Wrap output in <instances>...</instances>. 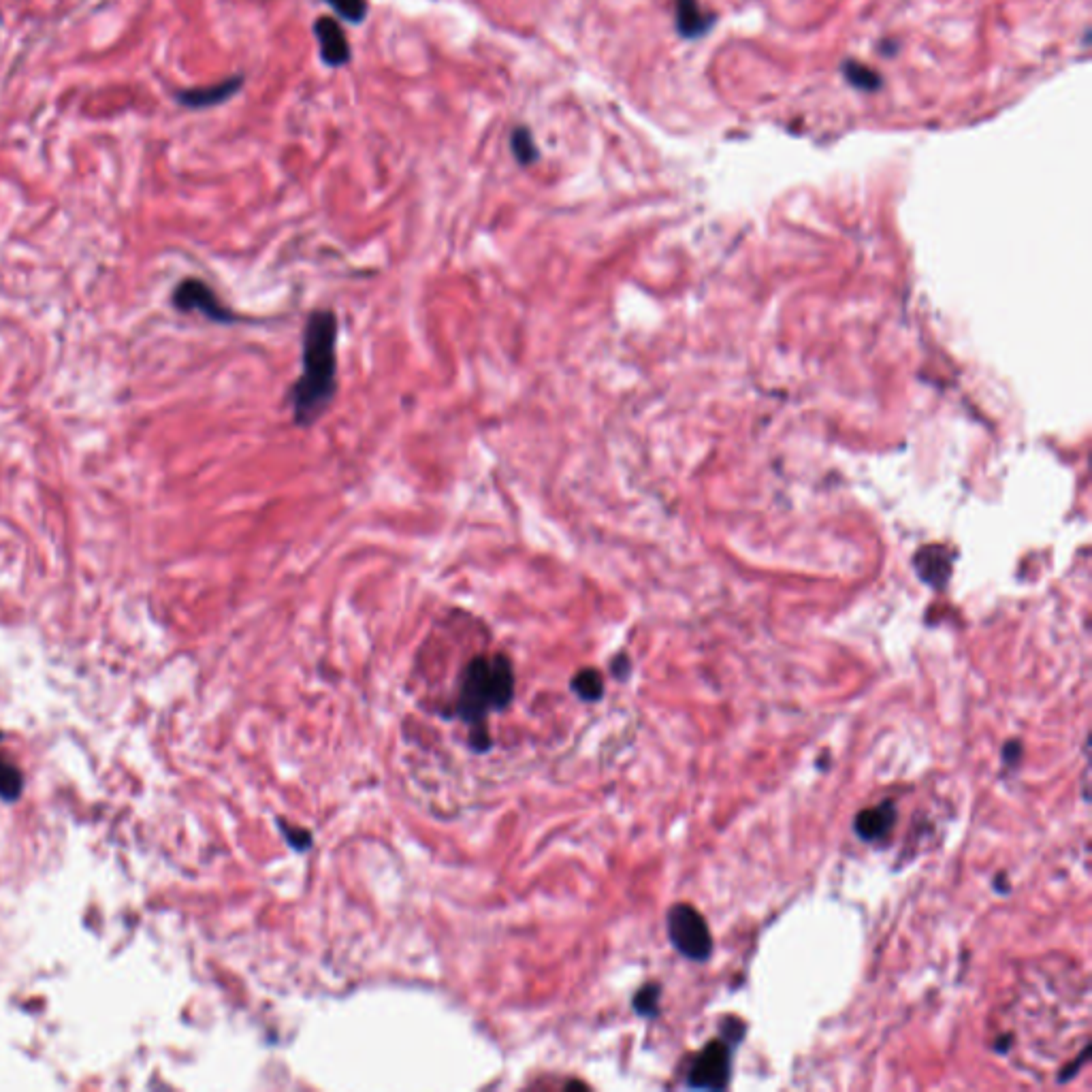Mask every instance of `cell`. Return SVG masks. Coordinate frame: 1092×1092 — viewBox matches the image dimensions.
I'll return each instance as SVG.
<instances>
[{"label":"cell","instance_id":"cell-9","mask_svg":"<svg viewBox=\"0 0 1092 1092\" xmlns=\"http://www.w3.org/2000/svg\"><path fill=\"white\" fill-rule=\"evenodd\" d=\"M894 824H896L894 802L883 800L879 807L860 811L854 822V828L862 841H879L892 832Z\"/></svg>","mask_w":1092,"mask_h":1092},{"label":"cell","instance_id":"cell-14","mask_svg":"<svg viewBox=\"0 0 1092 1092\" xmlns=\"http://www.w3.org/2000/svg\"><path fill=\"white\" fill-rule=\"evenodd\" d=\"M660 999H662V988L657 984H649L645 988H640L638 994L634 997V1009L636 1014L640 1016H655L657 1014V1005H660Z\"/></svg>","mask_w":1092,"mask_h":1092},{"label":"cell","instance_id":"cell-7","mask_svg":"<svg viewBox=\"0 0 1092 1092\" xmlns=\"http://www.w3.org/2000/svg\"><path fill=\"white\" fill-rule=\"evenodd\" d=\"M244 82H246L244 75H231L214 86L178 90L175 92V101L188 109H210L233 99V96L244 88Z\"/></svg>","mask_w":1092,"mask_h":1092},{"label":"cell","instance_id":"cell-4","mask_svg":"<svg viewBox=\"0 0 1092 1092\" xmlns=\"http://www.w3.org/2000/svg\"><path fill=\"white\" fill-rule=\"evenodd\" d=\"M173 305L184 314L197 312L203 318L222 325H231L242 320L220 301V297L212 291V286H207L203 280L197 278H186L178 284V288L173 291Z\"/></svg>","mask_w":1092,"mask_h":1092},{"label":"cell","instance_id":"cell-5","mask_svg":"<svg viewBox=\"0 0 1092 1092\" xmlns=\"http://www.w3.org/2000/svg\"><path fill=\"white\" fill-rule=\"evenodd\" d=\"M732 1046L724 1039H713L706 1043L700 1056L694 1061L692 1069L687 1075V1084L692 1088H704V1090H719L726 1088L730 1080L732 1069Z\"/></svg>","mask_w":1092,"mask_h":1092},{"label":"cell","instance_id":"cell-15","mask_svg":"<svg viewBox=\"0 0 1092 1092\" xmlns=\"http://www.w3.org/2000/svg\"><path fill=\"white\" fill-rule=\"evenodd\" d=\"M20 792H22L20 773L11 764H7L3 760V756H0V796L7 798V800H13V798L20 796Z\"/></svg>","mask_w":1092,"mask_h":1092},{"label":"cell","instance_id":"cell-3","mask_svg":"<svg viewBox=\"0 0 1092 1092\" xmlns=\"http://www.w3.org/2000/svg\"><path fill=\"white\" fill-rule=\"evenodd\" d=\"M668 935L672 945L689 960L702 962L713 954L711 930L692 905L679 903L668 911Z\"/></svg>","mask_w":1092,"mask_h":1092},{"label":"cell","instance_id":"cell-12","mask_svg":"<svg viewBox=\"0 0 1092 1092\" xmlns=\"http://www.w3.org/2000/svg\"><path fill=\"white\" fill-rule=\"evenodd\" d=\"M572 689L578 698L587 702H596L604 696V679L596 668L578 670L572 679Z\"/></svg>","mask_w":1092,"mask_h":1092},{"label":"cell","instance_id":"cell-13","mask_svg":"<svg viewBox=\"0 0 1092 1092\" xmlns=\"http://www.w3.org/2000/svg\"><path fill=\"white\" fill-rule=\"evenodd\" d=\"M325 3L335 11L337 18L350 24H363L369 11L367 0H325Z\"/></svg>","mask_w":1092,"mask_h":1092},{"label":"cell","instance_id":"cell-1","mask_svg":"<svg viewBox=\"0 0 1092 1092\" xmlns=\"http://www.w3.org/2000/svg\"><path fill=\"white\" fill-rule=\"evenodd\" d=\"M337 342L340 320L333 310H314L301 335V376L288 391V406L297 427L320 421L337 395Z\"/></svg>","mask_w":1092,"mask_h":1092},{"label":"cell","instance_id":"cell-10","mask_svg":"<svg viewBox=\"0 0 1092 1092\" xmlns=\"http://www.w3.org/2000/svg\"><path fill=\"white\" fill-rule=\"evenodd\" d=\"M510 152L521 167H532L538 163L540 148L534 139L532 128L525 124L515 126V131L510 133Z\"/></svg>","mask_w":1092,"mask_h":1092},{"label":"cell","instance_id":"cell-11","mask_svg":"<svg viewBox=\"0 0 1092 1092\" xmlns=\"http://www.w3.org/2000/svg\"><path fill=\"white\" fill-rule=\"evenodd\" d=\"M841 73L851 86L864 92H875L883 86V77L858 60H845L841 64Z\"/></svg>","mask_w":1092,"mask_h":1092},{"label":"cell","instance_id":"cell-2","mask_svg":"<svg viewBox=\"0 0 1092 1092\" xmlns=\"http://www.w3.org/2000/svg\"><path fill=\"white\" fill-rule=\"evenodd\" d=\"M515 694V670L504 653L476 655L461 674V689L457 700V713L463 721L474 726L472 745L476 749H489V732L485 717L491 711H502Z\"/></svg>","mask_w":1092,"mask_h":1092},{"label":"cell","instance_id":"cell-18","mask_svg":"<svg viewBox=\"0 0 1092 1092\" xmlns=\"http://www.w3.org/2000/svg\"><path fill=\"white\" fill-rule=\"evenodd\" d=\"M628 670H630V662H628V657H625V655H619V657H617V660L613 662V672L617 674V677H619V679H623V677H625V674H628Z\"/></svg>","mask_w":1092,"mask_h":1092},{"label":"cell","instance_id":"cell-6","mask_svg":"<svg viewBox=\"0 0 1092 1092\" xmlns=\"http://www.w3.org/2000/svg\"><path fill=\"white\" fill-rule=\"evenodd\" d=\"M314 37L318 41L320 60L331 69H342L352 60L350 43L342 24L333 15H320L314 22Z\"/></svg>","mask_w":1092,"mask_h":1092},{"label":"cell","instance_id":"cell-16","mask_svg":"<svg viewBox=\"0 0 1092 1092\" xmlns=\"http://www.w3.org/2000/svg\"><path fill=\"white\" fill-rule=\"evenodd\" d=\"M280 828H282V832H284L286 841L291 843L295 849L303 851V849H308V847L312 845V837H310V832H308V830H303V828H299V826H288V824H284V822L280 824Z\"/></svg>","mask_w":1092,"mask_h":1092},{"label":"cell","instance_id":"cell-17","mask_svg":"<svg viewBox=\"0 0 1092 1092\" xmlns=\"http://www.w3.org/2000/svg\"><path fill=\"white\" fill-rule=\"evenodd\" d=\"M1022 758V745L1018 741H1011L1005 745L1003 749V760L1009 764V766H1016Z\"/></svg>","mask_w":1092,"mask_h":1092},{"label":"cell","instance_id":"cell-19","mask_svg":"<svg viewBox=\"0 0 1092 1092\" xmlns=\"http://www.w3.org/2000/svg\"><path fill=\"white\" fill-rule=\"evenodd\" d=\"M0 22H3V18H0Z\"/></svg>","mask_w":1092,"mask_h":1092},{"label":"cell","instance_id":"cell-8","mask_svg":"<svg viewBox=\"0 0 1092 1092\" xmlns=\"http://www.w3.org/2000/svg\"><path fill=\"white\" fill-rule=\"evenodd\" d=\"M715 24V15L704 11L700 0H674V26L683 39H698Z\"/></svg>","mask_w":1092,"mask_h":1092}]
</instances>
